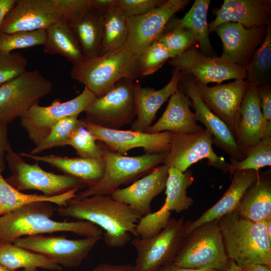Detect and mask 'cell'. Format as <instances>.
<instances>
[{"instance_id": "obj_1", "label": "cell", "mask_w": 271, "mask_h": 271, "mask_svg": "<svg viewBox=\"0 0 271 271\" xmlns=\"http://www.w3.org/2000/svg\"><path fill=\"white\" fill-rule=\"evenodd\" d=\"M61 217L90 222L102 229L105 243L120 248L131 240L137 232L142 215L129 206L113 199L110 195H96L82 199L73 198L65 206L56 209Z\"/></svg>"}, {"instance_id": "obj_2", "label": "cell", "mask_w": 271, "mask_h": 271, "mask_svg": "<svg viewBox=\"0 0 271 271\" xmlns=\"http://www.w3.org/2000/svg\"><path fill=\"white\" fill-rule=\"evenodd\" d=\"M51 203L37 201L25 204L0 217V241L12 242L19 237L60 231L85 237H101L103 231L93 223L83 220L58 221L51 219Z\"/></svg>"}, {"instance_id": "obj_3", "label": "cell", "mask_w": 271, "mask_h": 271, "mask_svg": "<svg viewBox=\"0 0 271 271\" xmlns=\"http://www.w3.org/2000/svg\"><path fill=\"white\" fill-rule=\"evenodd\" d=\"M218 222L228 258L240 267L252 263L271 266V238L265 221H252L233 211Z\"/></svg>"}, {"instance_id": "obj_4", "label": "cell", "mask_w": 271, "mask_h": 271, "mask_svg": "<svg viewBox=\"0 0 271 271\" xmlns=\"http://www.w3.org/2000/svg\"><path fill=\"white\" fill-rule=\"evenodd\" d=\"M139 57L125 45L115 51L83 59L73 64L70 76L99 97L121 79L133 80L140 77Z\"/></svg>"}, {"instance_id": "obj_5", "label": "cell", "mask_w": 271, "mask_h": 271, "mask_svg": "<svg viewBox=\"0 0 271 271\" xmlns=\"http://www.w3.org/2000/svg\"><path fill=\"white\" fill-rule=\"evenodd\" d=\"M105 168L101 179L95 184L77 193L75 198L82 199L93 195H110L122 185L146 175L162 163L166 154H145L133 157L122 155L108 149L103 144Z\"/></svg>"}, {"instance_id": "obj_6", "label": "cell", "mask_w": 271, "mask_h": 271, "mask_svg": "<svg viewBox=\"0 0 271 271\" xmlns=\"http://www.w3.org/2000/svg\"><path fill=\"white\" fill-rule=\"evenodd\" d=\"M228 259L218 220H215L187 234L173 262L192 268L222 271Z\"/></svg>"}, {"instance_id": "obj_7", "label": "cell", "mask_w": 271, "mask_h": 271, "mask_svg": "<svg viewBox=\"0 0 271 271\" xmlns=\"http://www.w3.org/2000/svg\"><path fill=\"white\" fill-rule=\"evenodd\" d=\"M6 161L11 171V176L6 181L20 191L35 190L47 197H54L73 189L79 190L87 187L84 182L75 177L43 170L39 162L28 164L20 154L14 151L11 147L7 152Z\"/></svg>"}, {"instance_id": "obj_8", "label": "cell", "mask_w": 271, "mask_h": 271, "mask_svg": "<svg viewBox=\"0 0 271 271\" xmlns=\"http://www.w3.org/2000/svg\"><path fill=\"white\" fill-rule=\"evenodd\" d=\"M52 82L37 70H26L0 85V124L22 117L33 106L50 93Z\"/></svg>"}, {"instance_id": "obj_9", "label": "cell", "mask_w": 271, "mask_h": 271, "mask_svg": "<svg viewBox=\"0 0 271 271\" xmlns=\"http://www.w3.org/2000/svg\"><path fill=\"white\" fill-rule=\"evenodd\" d=\"M133 83V80L121 79L105 94L96 97L84 111L85 120L113 129L132 123L136 117Z\"/></svg>"}, {"instance_id": "obj_10", "label": "cell", "mask_w": 271, "mask_h": 271, "mask_svg": "<svg viewBox=\"0 0 271 271\" xmlns=\"http://www.w3.org/2000/svg\"><path fill=\"white\" fill-rule=\"evenodd\" d=\"M184 224L183 217L171 218L166 226L156 235L132 239L131 243L137 252L136 271H155L173 262L186 237Z\"/></svg>"}, {"instance_id": "obj_11", "label": "cell", "mask_w": 271, "mask_h": 271, "mask_svg": "<svg viewBox=\"0 0 271 271\" xmlns=\"http://www.w3.org/2000/svg\"><path fill=\"white\" fill-rule=\"evenodd\" d=\"M213 137L206 128L193 133H173L170 148L162 163L185 172L193 164L206 159L207 164L227 173L229 166L212 148Z\"/></svg>"}, {"instance_id": "obj_12", "label": "cell", "mask_w": 271, "mask_h": 271, "mask_svg": "<svg viewBox=\"0 0 271 271\" xmlns=\"http://www.w3.org/2000/svg\"><path fill=\"white\" fill-rule=\"evenodd\" d=\"M101 237H85L70 239L65 235L46 236L42 234L28 235L14 240V244L44 255L61 266H79Z\"/></svg>"}, {"instance_id": "obj_13", "label": "cell", "mask_w": 271, "mask_h": 271, "mask_svg": "<svg viewBox=\"0 0 271 271\" xmlns=\"http://www.w3.org/2000/svg\"><path fill=\"white\" fill-rule=\"evenodd\" d=\"M96 98L84 87L80 94L67 101L61 102L57 99L49 106L34 105L20 118V124L36 146L59 121L68 116L79 115Z\"/></svg>"}, {"instance_id": "obj_14", "label": "cell", "mask_w": 271, "mask_h": 271, "mask_svg": "<svg viewBox=\"0 0 271 271\" xmlns=\"http://www.w3.org/2000/svg\"><path fill=\"white\" fill-rule=\"evenodd\" d=\"M169 63L183 75H190L196 82L205 85L246 78L245 68L226 61L220 57L204 55L194 45L171 58Z\"/></svg>"}, {"instance_id": "obj_15", "label": "cell", "mask_w": 271, "mask_h": 271, "mask_svg": "<svg viewBox=\"0 0 271 271\" xmlns=\"http://www.w3.org/2000/svg\"><path fill=\"white\" fill-rule=\"evenodd\" d=\"M97 141L103 143L109 150L126 156L132 149L143 148L146 153H167L170 148L173 133L163 131L150 133L131 130L104 128L85 120L84 126Z\"/></svg>"}, {"instance_id": "obj_16", "label": "cell", "mask_w": 271, "mask_h": 271, "mask_svg": "<svg viewBox=\"0 0 271 271\" xmlns=\"http://www.w3.org/2000/svg\"><path fill=\"white\" fill-rule=\"evenodd\" d=\"M188 0H167L149 13L126 18V46L140 56L163 33L173 16L184 8Z\"/></svg>"}, {"instance_id": "obj_17", "label": "cell", "mask_w": 271, "mask_h": 271, "mask_svg": "<svg viewBox=\"0 0 271 271\" xmlns=\"http://www.w3.org/2000/svg\"><path fill=\"white\" fill-rule=\"evenodd\" d=\"M195 83L204 104L227 125L235 138L242 101L249 84L248 80H235L212 87Z\"/></svg>"}, {"instance_id": "obj_18", "label": "cell", "mask_w": 271, "mask_h": 271, "mask_svg": "<svg viewBox=\"0 0 271 271\" xmlns=\"http://www.w3.org/2000/svg\"><path fill=\"white\" fill-rule=\"evenodd\" d=\"M60 20L51 0H15L0 25V34L45 30Z\"/></svg>"}, {"instance_id": "obj_19", "label": "cell", "mask_w": 271, "mask_h": 271, "mask_svg": "<svg viewBox=\"0 0 271 271\" xmlns=\"http://www.w3.org/2000/svg\"><path fill=\"white\" fill-rule=\"evenodd\" d=\"M266 27L248 28L234 22H226L218 26L214 31L223 44L220 58L246 68L254 52L265 37Z\"/></svg>"}, {"instance_id": "obj_20", "label": "cell", "mask_w": 271, "mask_h": 271, "mask_svg": "<svg viewBox=\"0 0 271 271\" xmlns=\"http://www.w3.org/2000/svg\"><path fill=\"white\" fill-rule=\"evenodd\" d=\"M179 85L190 98L195 110L196 121L203 123L213 137V144L230 156V159L238 161L245 157L238 148L235 139L227 125L215 115L202 101L195 81L190 75H183Z\"/></svg>"}, {"instance_id": "obj_21", "label": "cell", "mask_w": 271, "mask_h": 271, "mask_svg": "<svg viewBox=\"0 0 271 271\" xmlns=\"http://www.w3.org/2000/svg\"><path fill=\"white\" fill-rule=\"evenodd\" d=\"M169 167L157 166L142 178L124 188H118L110 195L114 200L129 206L142 216L151 213V203L165 189Z\"/></svg>"}, {"instance_id": "obj_22", "label": "cell", "mask_w": 271, "mask_h": 271, "mask_svg": "<svg viewBox=\"0 0 271 271\" xmlns=\"http://www.w3.org/2000/svg\"><path fill=\"white\" fill-rule=\"evenodd\" d=\"M182 76L181 71L174 68L170 81L159 90L143 87L139 83H133L137 118L131 123L130 130L146 132L151 125L159 109L177 91Z\"/></svg>"}, {"instance_id": "obj_23", "label": "cell", "mask_w": 271, "mask_h": 271, "mask_svg": "<svg viewBox=\"0 0 271 271\" xmlns=\"http://www.w3.org/2000/svg\"><path fill=\"white\" fill-rule=\"evenodd\" d=\"M212 12L215 19L209 25V32L226 22L239 23L248 28L266 26L270 21V0H224Z\"/></svg>"}, {"instance_id": "obj_24", "label": "cell", "mask_w": 271, "mask_h": 271, "mask_svg": "<svg viewBox=\"0 0 271 271\" xmlns=\"http://www.w3.org/2000/svg\"><path fill=\"white\" fill-rule=\"evenodd\" d=\"M257 86L249 83L242 101L240 119L235 136L238 148L245 156L264 136H271L266 130Z\"/></svg>"}, {"instance_id": "obj_25", "label": "cell", "mask_w": 271, "mask_h": 271, "mask_svg": "<svg viewBox=\"0 0 271 271\" xmlns=\"http://www.w3.org/2000/svg\"><path fill=\"white\" fill-rule=\"evenodd\" d=\"M259 173L253 170L235 171L232 174L233 177L230 186L221 199L195 220L185 222L186 235L205 223L218 220L236 211L243 195L256 179Z\"/></svg>"}, {"instance_id": "obj_26", "label": "cell", "mask_w": 271, "mask_h": 271, "mask_svg": "<svg viewBox=\"0 0 271 271\" xmlns=\"http://www.w3.org/2000/svg\"><path fill=\"white\" fill-rule=\"evenodd\" d=\"M191 105V99L179 85L177 91L170 97L162 116L146 132L193 133L202 130L204 128L197 124L195 113L190 109Z\"/></svg>"}, {"instance_id": "obj_27", "label": "cell", "mask_w": 271, "mask_h": 271, "mask_svg": "<svg viewBox=\"0 0 271 271\" xmlns=\"http://www.w3.org/2000/svg\"><path fill=\"white\" fill-rule=\"evenodd\" d=\"M22 157L35 162H44L63 172L64 174L75 177L90 187L102 178L105 168L103 159H95L82 157L69 158L50 154L45 156L21 153Z\"/></svg>"}, {"instance_id": "obj_28", "label": "cell", "mask_w": 271, "mask_h": 271, "mask_svg": "<svg viewBox=\"0 0 271 271\" xmlns=\"http://www.w3.org/2000/svg\"><path fill=\"white\" fill-rule=\"evenodd\" d=\"M241 216L254 222L271 218V172L258 175L243 195L236 211Z\"/></svg>"}, {"instance_id": "obj_29", "label": "cell", "mask_w": 271, "mask_h": 271, "mask_svg": "<svg viewBox=\"0 0 271 271\" xmlns=\"http://www.w3.org/2000/svg\"><path fill=\"white\" fill-rule=\"evenodd\" d=\"M67 22L80 44L84 59L98 56L103 37L102 15L92 9Z\"/></svg>"}, {"instance_id": "obj_30", "label": "cell", "mask_w": 271, "mask_h": 271, "mask_svg": "<svg viewBox=\"0 0 271 271\" xmlns=\"http://www.w3.org/2000/svg\"><path fill=\"white\" fill-rule=\"evenodd\" d=\"M210 3V0H195L182 18L171 19L163 32L177 28L189 30L195 34L202 54L209 57H216L210 41L207 22Z\"/></svg>"}, {"instance_id": "obj_31", "label": "cell", "mask_w": 271, "mask_h": 271, "mask_svg": "<svg viewBox=\"0 0 271 271\" xmlns=\"http://www.w3.org/2000/svg\"><path fill=\"white\" fill-rule=\"evenodd\" d=\"M194 181L192 172L187 170L181 172L169 167L165 187V203L158 212L165 216L171 217V211L181 213L189 209L193 199L187 195V189Z\"/></svg>"}, {"instance_id": "obj_32", "label": "cell", "mask_w": 271, "mask_h": 271, "mask_svg": "<svg viewBox=\"0 0 271 271\" xmlns=\"http://www.w3.org/2000/svg\"><path fill=\"white\" fill-rule=\"evenodd\" d=\"M45 31L44 53L61 55L72 64L84 59L80 44L67 21L61 19Z\"/></svg>"}, {"instance_id": "obj_33", "label": "cell", "mask_w": 271, "mask_h": 271, "mask_svg": "<svg viewBox=\"0 0 271 271\" xmlns=\"http://www.w3.org/2000/svg\"><path fill=\"white\" fill-rule=\"evenodd\" d=\"M0 264L13 270L23 268V271H38L39 268L56 271L62 269L44 255L10 242L0 241Z\"/></svg>"}, {"instance_id": "obj_34", "label": "cell", "mask_w": 271, "mask_h": 271, "mask_svg": "<svg viewBox=\"0 0 271 271\" xmlns=\"http://www.w3.org/2000/svg\"><path fill=\"white\" fill-rule=\"evenodd\" d=\"M0 172V217L20 207L33 202L46 201L59 206H65L67 202L76 196L79 190L73 189L63 194L47 197L37 194H28L17 190L6 181Z\"/></svg>"}, {"instance_id": "obj_35", "label": "cell", "mask_w": 271, "mask_h": 271, "mask_svg": "<svg viewBox=\"0 0 271 271\" xmlns=\"http://www.w3.org/2000/svg\"><path fill=\"white\" fill-rule=\"evenodd\" d=\"M103 37L99 56L118 50L126 45L127 37L126 17L115 6L103 15Z\"/></svg>"}, {"instance_id": "obj_36", "label": "cell", "mask_w": 271, "mask_h": 271, "mask_svg": "<svg viewBox=\"0 0 271 271\" xmlns=\"http://www.w3.org/2000/svg\"><path fill=\"white\" fill-rule=\"evenodd\" d=\"M246 78L258 86L270 83L271 79V23L267 24L265 37L254 52L246 67Z\"/></svg>"}, {"instance_id": "obj_37", "label": "cell", "mask_w": 271, "mask_h": 271, "mask_svg": "<svg viewBox=\"0 0 271 271\" xmlns=\"http://www.w3.org/2000/svg\"><path fill=\"white\" fill-rule=\"evenodd\" d=\"M85 119H79L78 115L65 117L56 123L48 134L31 151L30 154L36 155L55 147L67 145L72 133L76 130L84 127Z\"/></svg>"}, {"instance_id": "obj_38", "label": "cell", "mask_w": 271, "mask_h": 271, "mask_svg": "<svg viewBox=\"0 0 271 271\" xmlns=\"http://www.w3.org/2000/svg\"><path fill=\"white\" fill-rule=\"evenodd\" d=\"M271 165V136H264L256 145L249 149L243 159H230L228 173L253 170L259 172L260 168Z\"/></svg>"}, {"instance_id": "obj_39", "label": "cell", "mask_w": 271, "mask_h": 271, "mask_svg": "<svg viewBox=\"0 0 271 271\" xmlns=\"http://www.w3.org/2000/svg\"><path fill=\"white\" fill-rule=\"evenodd\" d=\"M45 40V30L0 34V52L9 54L17 49L43 45Z\"/></svg>"}, {"instance_id": "obj_40", "label": "cell", "mask_w": 271, "mask_h": 271, "mask_svg": "<svg viewBox=\"0 0 271 271\" xmlns=\"http://www.w3.org/2000/svg\"><path fill=\"white\" fill-rule=\"evenodd\" d=\"M173 57V55L162 44L155 41L140 56V77L153 74Z\"/></svg>"}, {"instance_id": "obj_41", "label": "cell", "mask_w": 271, "mask_h": 271, "mask_svg": "<svg viewBox=\"0 0 271 271\" xmlns=\"http://www.w3.org/2000/svg\"><path fill=\"white\" fill-rule=\"evenodd\" d=\"M174 57L180 55L197 42L195 34L190 30L174 28L163 32L157 38Z\"/></svg>"}, {"instance_id": "obj_42", "label": "cell", "mask_w": 271, "mask_h": 271, "mask_svg": "<svg viewBox=\"0 0 271 271\" xmlns=\"http://www.w3.org/2000/svg\"><path fill=\"white\" fill-rule=\"evenodd\" d=\"M96 141L85 128L81 127L72 133L67 145L73 147L80 157L102 159L103 150Z\"/></svg>"}, {"instance_id": "obj_43", "label": "cell", "mask_w": 271, "mask_h": 271, "mask_svg": "<svg viewBox=\"0 0 271 271\" xmlns=\"http://www.w3.org/2000/svg\"><path fill=\"white\" fill-rule=\"evenodd\" d=\"M27 65V59L19 52H0V85L25 72Z\"/></svg>"}, {"instance_id": "obj_44", "label": "cell", "mask_w": 271, "mask_h": 271, "mask_svg": "<svg viewBox=\"0 0 271 271\" xmlns=\"http://www.w3.org/2000/svg\"><path fill=\"white\" fill-rule=\"evenodd\" d=\"M165 2L164 0H116V6L127 18L147 14Z\"/></svg>"}, {"instance_id": "obj_45", "label": "cell", "mask_w": 271, "mask_h": 271, "mask_svg": "<svg viewBox=\"0 0 271 271\" xmlns=\"http://www.w3.org/2000/svg\"><path fill=\"white\" fill-rule=\"evenodd\" d=\"M61 19L67 21L92 9L90 0H51Z\"/></svg>"}, {"instance_id": "obj_46", "label": "cell", "mask_w": 271, "mask_h": 271, "mask_svg": "<svg viewBox=\"0 0 271 271\" xmlns=\"http://www.w3.org/2000/svg\"><path fill=\"white\" fill-rule=\"evenodd\" d=\"M257 90L260 106L266 125V130L271 133V86L270 83L259 85Z\"/></svg>"}, {"instance_id": "obj_47", "label": "cell", "mask_w": 271, "mask_h": 271, "mask_svg": "<svg viewBox=\"0 0 271 271\" xmlns=\"http://www.w3.org/2000/svg\"><path fill=\"white\" fill-rule=\"evenodd\" d=\"M7 128V124H0V172L2 173L5 168L7 152L11 147L8 139Z\"/></svg>"}, {"instance_id": "obj_48", "label": "cell", "mask_w": 271, "mask_h": 271, "mask_svg": "<svg viewBox=\"0 0 271 271\" xmlns=\"http://www.w3.org/2000/svg\"><path fill=\"white\" fill-rule=\"evenodd\" d=\"M91 271H136V269L134 264L114 265L102 263L95 266Z\"/></svg>"}, {"instance_id": "obj_49", "label": "cell", "mask_w": 271, "mask_h": 271, "mask_svg": "<svg viewBox=\"0 0 271 271\" xmlns=\"http://www.w3.org/2000/svg\"><path fill=\"white\" fill-rule=\"evenodd\" d=\"M90 2L92 9L102 15L116 6V0H90Z\"/></svg>"}, {"instance_id": "obj_50", "label": "cell", "mask_w": 271, "mask_h": 271, "mask_svg": "<svg viewBox=\"0 0 271 271\" xmlns=\"http://www.w3.org/2000/svg\"><path fill=\"white\" fill-rule=\"evenodd\" d=\"M155 271H220L211 269H197L184 267L175 264L173 262L164 265Z\"/></svg>"}, {"instance_id": "obj_51", "label": "cell", "mask_w": 271, "mask_h": 271, "mask_svg": "<svg viewBox=\"0 0 271 271\" xmlns=\"http://www.w3.org/2000/svg\"><path fill=\"white\" fill-rule=\"evenodd\" d=\"M240 267L242 271H271V266L265 264L252 263Z\"/></svg>"}, {"instance_id": "obj_52", "label": "cell", "mask_w": 271, "mask_h": 271, "mask_svg": "<svg viewBox=\"0 0 271 271\" xmlns=\"http://www.w3.org/2000/svg\"><path fill=\"white\" fill-rule=\"evenodd\" d=\"M15 0H0V25Z\"/></svg>"}, {"instance_id": "obj_53", "label": "cell", "mask_w": 271, "mask_h": 271, "mask_svg": "<svg viewBox=\"0 0 271 271\" xmlns=\"http://www.w3.org/2000/svg\"><path fill=\"white\" fill-rule=\"evenodd\" d=\"M222 271H242L241 268L232 259L228 258Z\"/></svg>"}, {"instance_id": "obj_54", "label": "cell", "mask_w": 271, "mask_h": 271, "mask_svg": "<svg viewBox=\"0 0 271 271\" xmlns=\"http://www.w3.org/2000/svg\"><path fill=\"white\" fill-rule=\"evenodd\" d=\"M266 227L269 237L271 238V218L268 219L265 221Z\"/></svg>"}, {"instance_id": "obj_55", "label": "cell", "mask_w": 271, "mask_h": 271, "mask_svg": "<svg viewBox=\"0 0 271 271\" xmlns=\"http://www.w3.org/2000/svg\"><path fill=\"white\" fill-rule=\"evenodd\" d=\"M0 271H19L18 270H13L6 267L3 265L0 264Z\"/></svg>"}]
</instances>
